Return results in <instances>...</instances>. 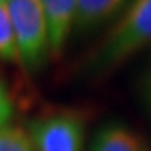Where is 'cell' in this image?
Here are the masks:
<instances>
[{"label": "cell", "mask_w": 151, "mask_h": 151, "mask_svg": "<svg viewBox=\"0 0 151 151\" xmlns=\"http://www.w3.org/2000/svg\"><path fill=\"white\" fill-rule=\"evenodd\" d=\"M151 45V0H133L97 54L100 70L117 66Z\"/></svg>", "instance_id": "1"}, {"label": "cell", "mask_w": 151, "mask_h": 151, "mask_svg": "<svg viewBox=\"0 0 151 151\" xmlns=\"http://www.w3.org/2000/svg\"><path fill=\"white\" fill-rule=\"evenodd\" d=\"M22 65L36 71L50 56V36L42 0H6Z\"/></svg>", "instance_id": "2"}, {"label": "cell", "mask_w": 151, "mask_h": 151, "mask_svg": "<svg viewBox=\"0 0 151 151\" xmlns=\"http://www.w3.org/2000/svg\"><path fill=\"white\" fill-rule=\"evenodd\" d=\"M83 120L73 111L43 114L29 123V137L36 151H82Z\"/></svg>", "instance_id": "3"}, {"label": "cell", "mask_w": 151, "mask_h": 151, "mask_svg": "<svg viewBox=\"0 0 151 151\" xmlns=\"http://www.w3.org/2000/svg\"><path fill=\"white\" fill-rule=\"evenodd\" d=\"M48 36H50V56L52 59L60 57L70 32L74 28L79 0H42Z\"/></svg>", "instance_id": "4"}, {"label": "cell", "mask_w": 151, "mask_h": 151, "mask_svg": "<svg viewBox=\"0 0 151 151\" xmlns=\"http://www.w3.org/2000/svg\"><path fill=\"white\" fill-rule=\"evenodd\" d=\"M90 151H151L143 136L120 123L106 125L96 134Z\"/></svg>", "instance_id": "5"}, {"label": "cell", "mask_w": 151, "mask_h": 151, "mask_svg": "<svg viewBox=\"0 0 151 151\" xmlns=\"http://www.w3.org/2000/svg\"><path fill=\"white\" fill-rule=\"evenodd\" d=\"M123 3L125 0H79L74 28L86 31L104 23Z\"/></svg>", "instance_id": "6"}, {"label": "cell", "mask_w": 151, "mask_h": 151, "mask_svg": "<svg viewBox=\"0 0 151 151\" xmlns=\"http://www.w3.org/2000/svg\"><path fill=\"white\" fill-rule=\"evenodd\" d=\"M0 60L22 65L6 0H0Z\"/></svg>", "instance_id": "7"}, {"label": "cell", "mask_w": 151, "mask_h": 151, "mask_svg": "<svg viewBox=\"0 0 151 151\" xmlns=\"http://www.w3.org/2000/svg\"><path fill=\"white\" fill-rule=\"evenodd\" d=\"M0 151H36L28 131L19 127H0Z\"/></svg>", "instance_id": "8"}, {"label": "cell", "mask_w": 151, "mask_h": 151, "mask_svg": "<svg viewBox=\"0 0 151 151\" xmlns=\"http://www.w3.org/2000/svg\"><path fill=\"white\" fill-rule=\"evenodd\" d=\"M12 100L9 97L8 91L5 90V86L0 83V127H6L8 122L12 117Z\"/></svg>", "instance_id": "9"}]
</instances>
